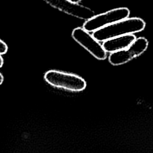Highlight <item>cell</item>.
<instances>
[{
  "mask_svg": "<svg viewBox=\"0 0 153 153\" xmlns=\"http://www.w3.org/2000/svg\"><path fill=\"white\" fill-rule=\"evenodd\" d=\"M145 26V21L141 18L128 17L96 30L92 35L99 42H103L115 37L141 32Z\"/></svg>",
  "mask_w": 153,
  "mask_h": 153,
  "instance_id": "1",
  "label": "cell"
},
{
  "mask_svg": "<svg viewBox=\"0 0 153 153\" xmlns=\"http://www.w3.org/2000/svg\"><path fill=\"white\" fill-rule=\"evenodd\" d=\"M44 79L51 86L71 91H82L87 86L86 81L81 76L57 70L46 72Z\"/></svg>",
  "mask_w": 153,
  "mask_h": 153,
  "instance_id": "2",
  "label": "cell"
},
{
  "mask_svg": "<svg viewBox=\"0 0 153 153\" xmlns=\"http://www.w3.org/2000/svg\"><path fill=\"white\" fill-rule=\"evenodd\" d=\"M130 13L129 9L126 7L114 8L103 13L95 15L86 20L82 25V28L88 32H94L117 22L128 18Z\"/></svg>",
  "mask_w": 153,
  "mask_h": 153,
  "instance_id": "3",
  "label": "cell"
},
{
  "mask_svg": "<svg viewBox=\"0 0 153 153\" xmlns=\"http://www.w3.org/2000/svg\"><path fill=\"white\" fill-rule=\"evenodd\" d=\"M148 47V41L147 39L144 37H139L136 38L127 48L111 53L108 57L109 62L114 66L125 64L143 54Z\"/></svg>",
  "mask_w": 153,
  "mask_h": 153,
  "instance_id": "4",
  "label": "cell"
},
{
  "mask_svg": "<svg viewBox=\"0 0 153 153\" xmlns=\"http://www.w3.org/2000/svg\"><path fill=\"white\" fill-rule=\"evenodd\" d=\"M72 37L96 59L102 60L107 57V53L102 45L82 27L75 28L72 32Z\"/></svg>",
  "mask_w": 153,
  "mask_h": 153,
  "instance_id": "5",
  "label": "cell"
},
{
  "mask_svg": "<svg viewBox=\"0 0 153 153\" xmlns=\"http://www.w3.org/2000/svg\"><path fill=\"white\" fill-rule=\"evenodd\" d=\"M52 7L78 19L87 20L95 16L90 8L68 0H44Z\"/></svg>",
  "mask_w": 153,
  "mask_h": 153,
  "instance_id": "6",
  "label": "cell"
},
{
  "mask_svg": "<svg viewBox=\"0 0 153 153\" xmlns=\"http://www.w3.org/2000/svg\"><path fill=\"white\" fill-rule=\"evenodd\" d=\"M136 39L133 34L115 37L103 42L102 46L106 53H114L128 47Z\"/></svg>",
  "mask_w": 153,
  "mask_h": 153,
  "instance_id": "7",
  "label": "cell"
},
{
  "mask_svg": "<svg viewBox=\"0 0 153 153\" xmlns=\"http://www.w3.org/2000/svg\"><path fill=\"white\" fill-rule=\"evenodd\" d=\"M8 51V46L7 44L0 39V55L5 54Z\"/></svg>",
  "mask_w": 153,
  "mask_h": 153,
  "instance_id": "8",
  "label": "cell"
},
{
  "mask_svg": "<svg viewBox=\"0 0 153 153\" xmlns=\"http://www.w3.org/2000/svg\"><path fill=\"white\" fill-rule=\"evenodd\" d=\"M4 65V60L1 55H0V68L3 66Z\"/></svg>",
  "mask_w": 153,
  "mask_h": 153,
  "instance_id": "9",
  "label": "cell"
},
{
  "mask_svg": "<svg viewBox=\"0 0 153 153\" xmlns=\"http://www.w3.org/2000/svg\"><path fill=\"white\" fill-rule=\"evenodd\" d=\"M3 81H4V76L2 75V74L0 72V85L2 84Z\"/></svg>",
  "mask_w": 153,
  "mask_h": 153,
  "instance_id": "10",
  "label": "cell"
},
{
  "mask_svg": "<svg viewBox=\"0 0 153 153\" xmlns=\"http://www.w3.org/2000/svg\"><path fill=\"white\" fill-rule=\"evenodd\" d=\"M71 2H72L74 3H76V4H79V2L81 1V0H68Z\"/></svg>",
  "mask_w": 153,
  "mask_h": 153,
  "instance_id": "11",
  "label": "cell"
}]
</instances>
